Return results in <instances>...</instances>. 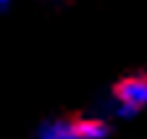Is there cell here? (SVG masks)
<instances>
[{
    "label": "cell",
    "instance_id": "2",
    "mask_svg": "<svg viewBox=\"0 0 147 139\" xmlns=\"http://www.w3.org/2000/svg\"><path fill=\"white\" fill-rule=\"evenodd\" d=\"M37 139H82L79 118H55L40 126Z\"/></svg>",
    "mask_w": 147,
    "mask_h": 139
},
{
    "label": "cell",
    "instance_id": "3",
    "mask_svg": "<svg viewBox=\"0 0 147 139\" xmlns=\"http://www.w3.org/2000/svg\"><path fill=\"white\" fill-rule=\"evenodd\" d=\"M8 3H11V0H0V8H5Z\"/></svg>",
    "mask_w": 147,
    "mask_h": 139
},
{
    "label": "cell",
    "instance_id": "1",
    "mask_svg": "<svg viewBox=\"0 0 147 139\" xmlns=\"http://www.w3.org/2000/svg\"><path fill=\"white\" fill-rule=\"evenodd\" d=\"M113 110L121 118H134L147 110V76L134 74L123 76L113 89Z\"/></svg>",
    "mask_w": 147,
    "mask_h": 139
}]
</instances>
